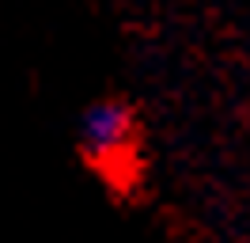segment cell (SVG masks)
<instances>
[{"instance_id":"cell-1","label":"cell","mask_w":250,"mask_h":243,"mask_svg":"<svg viewBox=\"0 0 250 243\" xmlns=\"http://www.w3.org/2000/svg\"><path fill=\"white\" fill-rule=\"evenodd\" d=\"M76 148L99 179L114 190L137 175V118L122 99H95L76 122Z\"/></svg>"}]
</instances>
